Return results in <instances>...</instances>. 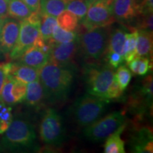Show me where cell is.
<instances>
[{
  "mask_svg": "<svg viewBox=\"0 0 153 153\" xmlns=\"http://www.w3.org/2000/svg\"><path fill=\"white\" fill-rule=\"evenodd\" d=\"M74 78V70L69 65H62L51 60L39 69V79L45 99L52 104L66 100Z\"/></svg>",
  "mask_w": 153,
  "mask_h": 153,
  "instance_id": "1",
  "label": "cell"
},
{
  "mask_svg": "<svg viewBox=\"0 0 153 153\" xmlns=\"http://www.w3.org/2000/svg\"><path fill=\"white\" fill-rule=\"evenodd\" d=\"M109 100L87 93L79 97L69 109L70 117L81 127L85 128L102 117Z\"/></svg>",
  "mask_w": 153,
  "mask_h": 153,
  "instance_id": "2",
  "label": "cell"
},
{
  "mask_svg": "<svg viewBox=\"0 0 153 153\" xmlns=\"http://www.w3.org/2000/svg\"><path fill=\"white\" fill-rule=\"evenodd\" d=\"M37 136L34 127L27 120L16 118L12 121L4 133L3 146L8 150H31L36 146Z\"/></svg>",
  "mask_w": 153,
  "mask_h": 153,
  "instance_id": "3",
  "label": "cell"
},
{
  "mask_svg": "<svg viewBox=\"0 0 153 153\" xmlns=\"http://www.w3.org/2000/svg\"><path fill=\"white\" fill-rule=\"evenodd\" d=\"M109 33L108 27H100L78 35L79 51L83 56L94 61L101 60L106 53Z\"/></svg>",
  "mask_w": 153,
  "mask_h": 153,
  "instance_id": "4",
  "label": "cell"
},
{
  "mask_svg": "<svg viewBox=\"0 0 153 153\" xmlns=\"http://www.w3.org/2000/svg\"><path fill=\"white\" fill-rule=\"evenodd\" d=\"M114 77V71L109 65H87L84 71V79L88 93L106 99Z\"/></svg>",
  "mask_w": 153,
  "mask_h": 153,
  "instance_id": "5",
  "label": "cell"
},
{
  "mask_svg": "<svg viewBox=\"0 0 153 153\" xmlns=\"http://www.w3.org/2000/svg\"><path fill=\"white\" fill-rule=\"evenodd\" d=\"M41 11L32 12L28 19L21 22L20 30L17 42L9 53L11 60H16L28 48L33 46L40 37L41 26Z\"/></svg>",
  "mask_w": 153,
  "mask_h": 153,
  "instance_id": "6",
  "label": "cell"
},
{
  "mask_svg": "<svg viewBox=\"0 0 153 153\" xmlns=\"http://www.w3.org/2000/svg\"><path fill=\"white\" fill-rule=\"evenodd\" d=\"M40 137L48 146H59L64 141L65 129L61 115L54 108L45 110L40 124Z\"/></svg>",
  "mask_w": 153,
  "mask_h": 153,
  "instance_id": "7",
  "label": "cell"
},
{
  "mask_svg": "<svg viewBox=\"0 0 153 153\" xmlns=\"http://www.w3.org/2000/svg\"><path fill=\"white\" fill-rule=\"evenodd\" d=\"M125 124L126 117L123 113L115 111L86 126L83 134L89 140L101 142Z\"/></svg>",
  "mask_w": 153,
  "mask_h": 153,
  "instance_id": "8",
  "label": "cell"
},
{
  "mask_svg": "<svg viewBox=\"0 0 153 153\" xmlns=\"http://www.w3.org/2000/svg\"><path fill=\"white\" fill-rule=\"evenodd\" d=\"M113 15L111 0H99L90 4L82 24L87 30L96 28L108 27L116 22Z\"/></svg>",
  "mask_w": 153,
  "mask_h": 153,
  "instance_id": "9",
  "label": "cell"
},
{
  "mask_svg": "<svg viewBox=\"0 0 153 153\" xmlns=\"http://www.w3.org/2000/svg\"><path fill=\"white\" fill-rule=\"evenodd\" d=\"M51 50V43L48 41H43L40 36L33 46L25 51L16 61L39 70L50 60Z\"/></svg>",
  "mask_w": 153,
  "mask_h": 153,
  "instance_id": "10",
  "label": "cell"
},
{
  "mask_svg": "<svg viewBox=\"0 0 153 153\" xmlns=\"http://www.w3.org/2000/svg\"><path fill=\"white\" fill-rule=\"evenodd\" d=\"M21 22L6 17L4 19L0 33V55H9L18 40Z\"/></svg>",
  "mask_w": 153,
  "mask_h": 153,
  "instance_id": "11",
  "label": "cell"
},
{
  "mask_svg": "<svg viewBox=\"0 0 153 153\" xmlns=\"http://www.w3.org/2000/svg\"><path fill=\"white\" fill-rule=\"evenodd\" d=\"M111 7L116 21L130 24L141 14L138 0H111Z\"/></svg>",
  "mask_w": 153,
  "mask_h": 153,
  "instance_id": "12",
  "label": "cell"
},
{
  "mask_svg": "<svg viewBox=\"0 0 153 153\" xmlns=\"http://www.w3.org/2000/svg\"><path fill=\"white\" fill-rule=\"evenodd\" d=\"M79 51L77 39L68 43H51L50 60L62 65H68Z\"/></svg>",
  "mask_w": 153,
  "mask_h": 153,
  "instance_id": "13",
  "label": "cell"
},
{
  "mask_svg": "<svg viewBox=\"0 0 153 153\" xmlns=\"http://www.w3.org/2000/svg\"><path fill=\"white\" fill-rule=\"evenodd\" d=\"M26 92V84L7 75L0 93V99L8 105L15 104L24 101Z\"/></svg>",
  "mask_w": 153,
  "mask_h": 153,
  "instance_id": "14",
  "label": "cell"
},
{
  "mask_svg": "<svg viewBox=\"0 0 153 153\" xmlns=\"http://www.w3.org/2000/svg\"><path fill=\"white\" fill-rule=\"evenodd\" d=\"M4 65L8 75L26 85L39 79L38 69L25 65L18 62H6L4 63Z\"/></svg>",
  "mask_w": 153,
  "mask_h": 153,
  "instance_id": "15",
  "label": "cell"
},
{
  "mask_svg": "<svg viewBox=\"0 0 153 153\" xmlns=\"http://www.w3.org/2000/svg\"><path fill=\"white\" fill-rule=\"evenodd\" d=\"M152 133L148 128H143L131 139V146L135 152H153Z\"/></svg>",
  "mask_w": 153,
  "mask_h": 153,
  "instance_id": "16",
  "label": "cell"
},
{
  "mask_svg": "<svg viewBox=\"0 0 153 153\" xmlns=\"http://www.w3.org/2000/svg\"><path fill=\"white\" fill-rule=\"evenodd\" d=\"M44 99H45V94L40 79L26 85V92L24 101L27 106L37 108L43 104Z\"/></svg>",
  "mask_w": 153,
  "mask_h": 153,
  "instance_id": "17",
  "label": "cell"
},
{
  "mask_svg": "<svg viewBox=\"0 0 153 153\" xmlns=\"http://www.w3.org/2000/svg\"><path fill=\"white\" fill-rule=\"evenodd\" d=\"M126 124L118 128L114 133L110 135L106 139L104 144L105 153H125V143L122 140L121 135Z\"/></svg>",
  "mask_w": 153,
  "mask_h": 153,
  "instance_id": "18",
  "label": "cell"
},
{
  "mask_svg": "<svg viewBox=\"0 0 153 153\" xmlns=\"http://www.w3.org/2000/svg\"><path fill=\"white\" fill-rule=\"evenodd\" d=\"M137 29V28H136ZM137 30L136 53L138 57H148L152 54V33L145 30Z\"/></svg>",
  "mask_w": 153,
  "mask_h": 153,
  "instance_id": "19",
  "label": "cell"
},
{
  "mask_svg": "<svg viewBox=\"0 0 153 153\" xmlns=\"http://www.w3.org/2000/svg\"><path fill=\"white\" fill-rule=\"evenodd\" d=\"M126 33V29L123 27H118L112 30L109 33L106 53L116 52L122 55L123 44L125 42Z\"/></svg>",
  "mask_w": 153,
  "mask_h": 153,
  "instance_id": "20",
  "label": "cell"
},
{
  "mask_svg": "<svg viewBox=\"0 0 153 153\" xmlns=\"http://www.w3.org/2000/svg\"><path fill=\"white\" fill-rule=\"evenodd\" d=\"M131 33H126L125 42L123 48V60L128 64L135 57H138L136 53V43L137 37V30L135 28H131Z\"/></svg>",
  "mask_w": 153,
  "mask_h": 153,
  "instance_id": "21",
  "label": "cell"
},
{
  "mask_svg": "<svg viewBox=\"0 0 153 153\" xmlns=\"http://www.w3.org/2000/svg\"><path fill=\"white\" fill-rule=\"evenodd\" d=\"M32 12L33 11L22 0H9V17L22 22L28 19Z\"/></svg>",
  "mask_w": 153,
  "mask_h": 153,
  "instance_id": "22",
  "label": "cell"
},
{
  "mask_svg": "<svg viewBox=\"0 0 153 153\" xmlns=\"http://www.w3.org/2000/svg\"><path fill=\"white\" fill-rule=\"evenodd\" d=\"M65 0H40V11L41 14L57 17L65 10Z\"/></svg>",
  "mask_w": 153,
  "mask_h": 153,
  "instance_id": "23",
  "label": "cell"
},
{
  "mask_svg": "<svg viewBox=\"0 0 153 153\" xmlns=\"http://www.w3.org/2000/svg\"><path fill=\"white\" fill-rule=\"evenodd\" d=\"M57 25L62 29L74 31L79 24V19L73 13L64 10L57 16Z\"/></svg>",
  "mask_w": 153,
  "mask_h": 153,
  "instance_id": "24",
  "label": "cell"
},
{
  "mask_svg": "<svg viewBox=\"0 0 153 153\" xmlns=\"http://www.w3.org/2000/svg\"><path fill=\"white\" fill-rule=\"evenodd\" d=\"M56 26H57V17L41 14L40 33L43 41L50 40Z\"/></svg>",
  "mask_w": 153,
  "mask_h": 153,
  "instance_id": "25",
  "label": "cell"
},
{
  "mask_svg": "<svg viewBox=\"0 0 153 153\" xmlns=\"http://www.w3.org/2000/svg\"><path fill=\"white\" fill-rule=\"evenodd\" d=\"M78 35L74 31H68V30L62 29L57 25L53 30L52 36L48 40L51 43H68L77 39Z\"/></svg>",
  "mask_w": 153,
  "mask_h": 153,
  "instance_id": "26",
  "label": "cell"
},
{
  "mask_svg": "<svg viewBox=\"0 0 153 153\" xmlns=\"http://www.w3.org/2000/svg\"><path fill=\"white\" fill-rule=\"evenodd\" d=\"M66 3L65 10L73 13L77 16L79 22L85 18L88 9L87 1L85 0H65Z\"/></svg>",
  "mask_w": 153,
  "mask_h": 153,
  "instance_id": "27",
  "label": "cell"
},
{
  "mask_svg": "<svg viewBox=\"0 0 153 153\" xmlns=\"http://www.w3.org/2000/svg\"><path fill=\"white\" fill-rule=\"evenodd\" d=\"M12 108L0 99V134H4L13 120Z\"/></svg>",
  "mask_w": 153,
  "mask_h": 153,
  "instance_id": "28",
  "label": "cell"
},
{
  "mask_svg": "<svg viewBox=\"0 0 153 153\" xmlns=\"http://www.w3.org/2000/svg\"><path fill=\"white\" fill-rule=\"evenodd\" d=\"M114 76L120 89L123 91L128 86L131 80V71L126 65H120L119 68H118L116 72H114Z\"/></svg>",
  "mask_w": 153,
  "mask_h": 153,
  "instance_id": "29",
  "label": "cell"
},
{
  "mask_svg": "<svg viewBox=\"0 0 153 153\" xmlns=\"http://www.w3.org/2000/svg\"><path fill=\"white\" fill-rule=\"evenodd\" d=\"M140 16L137 23V27L135 28L152 33V12L140 14Z\"/></svg>",
  "mask_w": 153,
  "mask_h": 153,
  "instance_id": "30",
  "label": "cell"
},
{
  "mask_svg": "<svg viewBox=\"0 0 153 153\" xmlns=\"http://www.w3.org/2000/svg\"><path fill=\"white\" fill-rule=\"evenodd\" d=\"M140 92L148 100L152 101V75L147 76L143 79Z\"/></svg>",
  "mask_w": 153,
  "mask_h": 153,
  "instance_id": "31",
  "label": "cell"
},
{
  "mask_svg": "<svg viewBox=\"0 0 153 153\" xmlns=\"http://www.w3.org/2000/svg\"><path fill=\"white\" fill-rule=\"evenodd\" d=\"M106 59L108 65L112 68H117L123 61V57L122 55L116 52H107Z\"/></svg>",
  "mask_w": 153,
  "mask_h": 153,
  "instance_id": "32",
  "label": "cell"
},
{
  "mask_svg": "<svg viewBox=\"0 0 153 153\" xmlns=\"http://www.w3.org/2000/svg\"><path fill=\"white\" fill-rule=\"evenodd\" d=\"M122 94H123V91L120 89L117 80L114 76L111 85L108 90V93H107V99L109 100V99H118L120 97Z\"/></svg>",
  "mask_w": 153,
  "mask_h": 153,
  "instance_id": "33",
  "label": "cell"
},
{
  "mask_svg": "<svg viewBox=\"0 0 153 153\" xmlns=\"http://www.w3.org/2000/svg\"><path fill=\"white\" fill-rule=\"evenodd\" d=\"M152 68V64L148 57H140V63L137 73L140 76H145Z\"/></svg>",
  "mask_w": 153,
  "mask_h": 153,
  "instance_id": "34",
  "label": "cell"
},
{
  "mask_svg": "<svg viewBox=\"0 0 153 153\" xmlns=\"http://www.w3.org/2000/svg\"><path fill=\"white\" fill-rule=\"evenodd\" d=\"M141 14L152 12L153 2L152 0H140L139 1Z\"/></svg>",
  "mask_w": 153,
  "mask_h": 153,
  "instance_id": "35",
  "label": "cell"
},
{
  "mask_svg": "<svg viewBox=\"0 0 153 153\" xmlns=\"http://www.w3.org/2000/svg\"><path fill=\"white\" fill-rule=\"evenodd\" d=\"M33 12L40 11V0H22Z\"/></svg>",
  "mask_w": 153,
  "mask_h": 153,
  "instance_id": "36",
  "label": "cell"
},
{
  "mask_svg": "<svg viewBox=\"0 0 153 153\" xmlns=\"http://www.w3.org/2000/svg\"><path fill=\"white\" fill-rule=\"evenodd\" d=\"M8 5L9 0H0V18L8 16Z\"/></svg>",
  "mask_w": 153,
  "mask_h": 153,
  "instance_id": "37",
  "label": "cell"
},
{
  "mask_svg": "<svg viewBox=\"0 0 153 153\" xmlns=\"http://www.w3.org/2000/svg\"><path fill=\"white\" fill-rule=\"evenodd\" d=\"M7 75L8 74H7V72L4 68V63H1V64H0V93H1V89H2L5 80L7 79Z\"/></svg>",
  "mask_w": 153,
  "mask_h": 153,
  "instance_id": "38",
  "label": "cell"
},
{
  "mask_svg": "<svg viewBox=\"0 0 153 153\" xmlns=\"http://www.w3.org/2000/svg\"><path fill=\"white\" fill-rule=\"evenodd\" d=\"M140 63V57H136L128 63V66L131 72L137 74Z\"/></svg>",
  "mask_w": 153,
  "mask_h": 153,
  "instance_id": "39",
  "label": "cell"
},
{
  "mask_svg": "<svg viewBox=\"0 0 153 153\" xmlns=\"http://www.w3.org/2000/svg\"><path fill=\"white\" fill-rule=\"evenodd\" d=\"M85 1H87L88 6H89L90 4L94 2V1H99V0H85Z\"/></svg>",
  "mask_w": 153,
  "mask_h": 153,
  "instance_id": "40",
  "label": "cell"
},
{
  "mask_svg": "<svg viewBox=\"0 0 153 153\" xmlns=\"http://www.w3.org/2000/svg\"><path fill=\"white\" fill-rule=\"evenodd\" d=\"M3 21L4 19L0 18V33H1V26H2V24H3Z\"/></svg>",
  "mask_w": 153,
  "mask_h": 153,
  "instance_id": "41",
  "label": "cell"
}]
</instances>
